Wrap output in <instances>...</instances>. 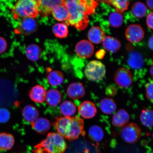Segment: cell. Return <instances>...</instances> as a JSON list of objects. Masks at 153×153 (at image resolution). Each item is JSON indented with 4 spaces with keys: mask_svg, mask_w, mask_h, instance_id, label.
<instances>
[{
    "mask_svg": "<svg viewBox=\"0 0 153 153\" xmlns=\"http://www.w3.org/2000/svg\"><path fill=\"white\" fill-rule=\"evenodd\" d=\"M60 108L61 113L65 117H72L76 112L75 105L70 101H64L61 104Z\"/></svg>",
    "mask_w": 153,
    "mask_h": 153,
    "instance_id": "obj_25",
    "label": "cell"
},
{
    "mask_svg": "<svg viewBox=\"0 0 153 153\" xmlns=\"http://www.w3.org/2000/svg\"><path fill=\"white\" fill-rule=\"evenodd\" d=\"M88 135L91 140L95 142H100L104 138V133L100 126L95 125L89 128Z\"/></svg>",
    "mask_w": 153,
    "mask_h": 153,
    "instance_id": "obj_26",
    "label": "cell"
},
{
    "mask_svg": "<svg viewBox=\"0 0 153 153\" xmlns=\"http://www.w3.org/2000/svg\"><path fill=\"white\" fill-rule=\"evenodd\" d=\"M38 8L39 0H20L15 4L13 12L17 18H34L39 13Z\"/></svg>",
    "mask_w": 153,
    "mask_h": 153,
    "instance_id": "obj_4",
    "label": "cell"
},
{
    "mask_svg": "<svg viewBox=\"0 0 153 153\" xmlns=\"http://www.w3.org/2000/svg\"><path fill=\"white\" fill-rule=\"evenodd\" d=\"M37 24L33 18L22 19L19 22L18 29L20 33L30 34L35 31L37 28Z\"/></svg>",
    "mask_w": 153,
    "mask_h": 153,
    "instance_id": "obj_11",
    "label": "cell"
},
{
    "mask_svg": "<svg viewBox=\"0 0 153 153\" xmlns=\"http://www.w3.org/2000/svg\"><path fill=\"white\" fill-rule=\"evenodd\" d=\"M14 137L10 134L0 133V150L6 151L10 150L14 146Z\"/></svg>",
    "mask_w": 153,
    "mask_h": 153,
    "instance_id": "obj_23",
    "label": "cell"
},
{
    "mask_svg": "<svg viewBox=\"0 0 153 153\" xmlns=\"http://www.w3.org/2000/svg\"><path fill=\"white\" fill-rule=\"evenodd\" d=\"M10 117L8 110L5 108H0V123H6L9 121Z\"/></svg>",
    "mask_w": 153,
    "mask_h": 153,
    "instance_id": "obj_34",
    "label": "cell"
},
{
    "mask_svg": "<svg viewBox=\"0 0 153 153\" xmlns=\"http://www.w3.org/2000/svg\"><path fill=\"white\" fill-rule=\"evenodd\" d=\"M76 55L82 59H87L92 56L94 47L91 42L82 40L76 44L75 47Z\"/></svg>",
    "mask_w": 153,
    "mask_h": 153,
    "instance_id": "obj_9",
    "label": "cell"
},
{
    "mask_svg": "<svg viewBox=\"0 0 153 153\" xmlns=\"http://www.w3.org/2000/svg\"><path fill=\"white\" fill-rule=\"evenodd\" d=\"M115 88L110 87L108 88L107 90V92L108 94L110 95H113L116 94V90Z\"/></svg>",
    "mask_w": 153,
    "mask_h": 153,
    "instance_id": "obj_38",
    "label": "cell"
},
{
    "mask_svg": "<svg viewBox=\"0 0 153 153\" xmlns=\"http://www.w3.org/2000/svg\"><path fill=\"white\" fill-rule=\"evenodd\" d=\"M85 72L86 77L90 81L99 82L104 78L106 70L102 62L94 60L88 63L85 67Z\"/></svg>",
    "mask_w": 153,
    "mask_h": 153,
    "instance_id": "obj_5",
    "label": "cell"
},
{
    "mask_svg": "<svg viewBox=\"0 0 153 153\" xmlns=\"http://www.w3.org/2000/svg\"><path fill=\"white\" fill-rule=\"evenodd\" d=\"M67 148L65 138L58 133H51L36 145L34 153H64Z\"/></svg>",
    "mask_w": 153,
    "mask_h": 153,
    "instance_id": "obj_3",
    "label": "cell"
},
{
    "mask_svg": "<svg viewBox=\"0 0 153 153\" xmlns=\"http://www.w3.org/2000/svg\"><path fill=\"white\" fill-rule=\"evenodd\" d=\"M147 11L146 6L141 2H137L135 3L131 7V13L136 18H143L146 15Z\"/></svg>",
    "mask_w": 153,
    "mask_h": 153,
    "instance_id": "obj_31",
    "label": "cell"
},
{
    "mask_svg": "<svg viewBox=\"0 0 153 153\" xmlns=\"http://www.w3.org/2000/svg\"><path fill=\"white\" fill-rule=\"evenodd\" d=\"M115 83L118 87L126 88L133 83V76L128 69L122 68H118L114 74Z\"/></svg>",
    "mask_w": 153,
    "mask_h": 153,
    "instance_id": "obj_7",
    "label": "cell"
},
{
    "mask_svg": "<svg viewBox=\"0 0 153 153\" xmlns=\"http://www.w3.org/2000/svg\"><path fill=\"white\" fill-rule=\"evenodd\" d=\"M153 82L150 81L147 83L146 85V95L147 98L152 101H153Z\"/></svg>",
    "mask_w": 153,
    "mask_h": 153,
    "instance_id": "obj_35",
    "label": "cell"
},
{
    "mask_svg": "<svg viewBox=\"0 0 153 153\" xmlns=\"http://www.w3.org/2000/svg\"><path fill=\"white\" fill-rule=\"evenodd\" d=\"M52 31L56 37L60 38L66 37L68 34L67 25L63 23H58L53 26Z\"/></svg>",
    "mask_w": 153,
    "mask_h": 153,
    "instance_id": "obj_30",
    "label": "cell"
},
{
    "mask_svg": "<svg viewBox=\"0 0 153 153\" xmlns=\"http://www.w3.org/2000/svg\"><path fill=\"white\" fill-rule=\"evenodd\" d=\"M141 130L137 124L131 123L124 126L121 131L122 139L126 142L133 143L137 142L141 137Z\"/></svg>",
    "mask_w": 153,
    "mask_h": 153,
    "instance_id": "obj_6",
    "label": "cell"
},
{
    "mask_svg": "<svg viewBox=\"0 0 153 153\" xmlns=\"http://www.w3.org/2000/svg\"><path fill=\"white\" fill-rule=\"evenodd\" d=\"M47 79L51 85L57 86L62 85L63 83L64 76L62 72L58 71H53L48 74Z\"/></svg>",
    "mask_w": 153,
    "mask_h": 153,
    "instance_id": "obj_28",
    "label": "cell"
},
{
    "mask_svg": "<svg viewBox=\"0 0 153 153\" xmlns=\"http://www.w3.org/2000/svg\"><path fill=\"white\" fill-rule=\"evenodd\" d=\"M45 90L42 86L37 85L32 88L30 92V97L34 102L42 103L45 100Z\"/></svg>",
    "mask_w": 153,
    "mask_h": 153,
    "instance_id": "obj_17",
    "label": "cell"
},
{
    "mask_svg": "<svg viewBox=\"0 0 153 153\" xmlns=\"http://www.w3.org/2000/svg\"><path fill=\"white\" fill-rule=\"evenodd\" d=\"M64 4L68 11V24L82 30L88 26L89 16L94 13L98 3L92 0H68L64 1Z\"/></svg>",
    "mask_w": 153,
    "mask_h": 153,
    "instance_id": "obj_1",
    "label": "cell"
},
{
    "mask_svg": "<svg viewBox=\"0 0 153 153\" xmlns=\"http://www.w3.org/2000/svg\"><path fill=\"white\" fill-rule=\"evenodd\" d=\"M153 36H152L150 37L148 42L149 46L152 51L153 50Z\"/></svg>",
    "mask_w": 153,
    "mask_h": 153,
    "instance_id": "obj_41",
    "label": "cell"
},
{
    "mask_svg": "<svg viewBox=\"0 0 153 153\" xmlns=\"http://www.w3.org/2000/svg\"><path fill=\"white\" fill-rule=\"evenodd\" d=\"M0 153H1V152H0Z\"/></svg>",
    "mask_w": 153,
    "mask_h": 153,
    "instance_id": "obj_44",
    "label": "cell"
},
{
    "mask_svg": "<svg viewBox=\"0 0 153 153\" xmlns=\"http://www.w3.org/2000/svg\"><path fill=\"white\" fill-rule=\"evenodd\" d=\"M130 120V117L127 111L120 109L113 116L112 124L116 127H123L127 124Z\"/></svg>",
    "mask_w": 153,
    "mask_h": 153,
    "instance_id": "obj_16",
    "label": "cell"
},
{
    "mask_svg": "<svg viewBox=\"0 0 153 153\" xmlns=\"http://www.w3.org/2000/svg\"><path fill=\"white\" fill-rule=\"evenodd\" d=\"M62 95L60 92L56 89H51L46 92L45 100L48 105L55 107L60 104L62 100Z\"/></svg>",
    "mask_w": 153,
    "mask_h": 153,
    "instance_id": "obj_18",
    "label": "cell"
},
{
    "mask_svg": "<svg viewBox=\"0 0 153 153\" xmlns=\"http://www.w3.org/2000/svg\"><path fill=\"white\" fill-rule=\"evenodd\" d=\"M105 52L103 50H101L96 53V56L97 59H102L104 57L105 55Z\"/></svg>",
    "mask_w": 153,
    "mask_h": 153,
    "instance_id": "obj_39",
    "label": "cell"
},
{
    "mask_svg": "<svg viewBox=\"0 0 153 153\" xmlns=\"http://www.w3.org/2000/svg\"><path fill=\"white\" fill-rule=\"evenodd\" d=\"M126 38L130 42L137 43L140 42L144 37V32L141 27L137 24H131L126 31Z\"/></svg>",
    "mask_w": 153,
    "mask_h": 153,
    "instance_id": "obj_8",
    "label": "cell"
},
{
    "mask_svg": "<svg viewBox=\"0 0 153 153\" xmlns=\"http://www.w3.org/2000/svg\"><path fill=\"white\" fill-rule=\"evenodd\" d=\"M22 114L24 119L31 123L39 118V113L37 108L31 105L25 106L22 110Z\"/></svg>",
    "mask_w": 153,
    "mask_h": 153,
    "instance_id": "obj_20",
    "label": "cell"
},
{
    "mask_svg": "<svg viewBox=\"0 0 153 153\" xmlns=\"http://www.w3.org/2000/svg\"><path fill=\"white\" fill-rule=\"evenodd\" d=\"M31 124L34 130L39 134L47 133L51 127L49 120L44 118H38Z\"/></svg>",
    "mask_w": 153,
    "mask_h": 153,
    "instance_id": "obj_21",
    "label": "cell"
},
{
    "mask_svg": "<svg viewBox=\"0 0 153 153\" xmlns=\"http://www.w3.org/2000/svg\"><path fill=\"white\" fill-rule=\"evenodd\" d=\"M153 14L152 12L149 14L146 18V24L148 27L153 29Z\"/></svg>",
    "mask_w": 153,
    "mask_h": 153,
    "instance_id": "obj_37",
    "label": "cell"
},
{
    "mask_svg": "<svg viewBox=\"0 0 153 153\" xmlns=\"http://www.w3.org/2000/svg\"><path fill=\"white\" fill-rule=\"evenodd\" d=\"M150 72L151 76H152V78L153 74V67L152 66L150 68Z\"/></svg>",
    "mask_w": 153,
    "mask_h": 153,
    "instance_id": "obj_42",
    "label": "cell"
},
{
    "mask_svg": "<svg viewBox=\"0 0 153 153\" xmlns=\"http://www.w3.org/2000/svg\"><path fill=\"white\" fill-rule=\"evenodd\" d=\"M102 45L105 49L112 53H116L121 46L120 42L117 39L110 36L105 37L102 42Z\"/></svg>",
    "mask_w": 153,
    "mask_h": 153,
    "instance_id": "obj_19",
    "label": "cell"
},
{
    "mask_svg": "<svg viewBox=\"0 0 153 153\" xmlns=\"http://www.w3.org/2000/svg\"><path fill=\"white\" fill-rule=\"evenodd\" d=\"M7 44L4 38L0 37V54L4 52L7 48Z\"/></svg>",
    "mask_w": 153,
    "mask_h": 153,
    "instance_id": "obj_36",
    "label": "cell"
},
{
    "mask_svg": "<svg viewBox=\"0 0 153 153\" xmlns=\"http://www.w3.org/2000/svg\"><path fill=\"white\" fill-rule=\"evenodd\" d=\"M85 153H89L87 150H86Z\"/></svg>",
    "mask_w": 153,
    "mask_h": 153,
    "instance_id": "obj_43",
    "label": "cell"
},
{
    "mask_svg": "<svg viewBox=\"0 0 153 153\" xmlns=\"http://www.w3.org/2000/svg\"><path fill=\"white\" fill-rule=\"evenodd\" d=\"M140 120L141 123L145 127L151 128L153 124V112L150 109H146L141 112Z\"/></svg>",
    "mask_w": 153,
    "mask_h": 153,
    "instance_id": "obj_29",
    "label": "cell"
},
{
    "mask_svg": "<svg viewBox=\"0 0 153 153\" xmlns=\"http://www.w3.org/2000/svg\"><path fill=\"white\" fill-rule=\"evenodd\" d=\"M110 4L115 8L117 12L120 14L123 13L128 9L130 4L128 1H120V0H111L105 1Z\"/></svg>",
    "mask_w": 153,
    "mask_h": 153,
    "instance_id": "obj_33",
    "label": "cell"
},
{
    "mask_svg": "<svg viewBox=\"0 0 153 153\" xmlns=\"http://www.w3.org/2000/svg\"><path fill=\"white\" fill-rule=\"evenodd\" d=\"M26 56L28 59L32 61H36L41 56V51L38 46L32 44L26 47L25 50Z\"/></svg>",
    "mask_w": 153,
    "mask_h": 153,
    "instance_id": "obj_27",
    "label": "cell"
},
{
    "mask_svg": "<svg viewBox=\"0 0 153 153\" xmlns=\"http://www.w3.org/2000/svg\"><path fill=\"white\" fill-rule=\"evenodd\" d=\"M55 124L57 133L69 140H74L81 135H85L84 120L79 117H63L57 119Z\"/></svg>",
    "mask_w": 153,
    "mask_h": 153,
    "instance_id": "obj_2",
    "label": "cell"
},
{
    "mask_svg": "<svg viewBox=\"0 0 153 153\" xmlns=\"http://www.w3.org/2000/svg\"><path fill=\"white\" fill-rule=\"evenodd\" d=\"M67 92L69 97L72 99L81 98L85 94V88L82 83L79 82L71 84L67 89Z\"/></svg>",
    "mask_w": 153,
    "mask_h": 153,
    "instance_id": "obj_12",
    "label": "cell"
},
{
    "mask_svg": "<svg viewBox=\"0 0 153 153\" xmlns=\"http://www.w3.org/2000/svg\"><path fill=\"white\" fill-rule=\"evenodd\" d=\"M51 14L53 18L59 22H64L68 19V11L64 3L57 5L53 9Z\"/></svg>",
    "mask_w": 153,
    "mask_h": 153,
    "instance_id": "obj_24",
    "label": "cell"
},
{
    "mask_svg": "<svg viewBox=\"0 0 153 153\" xmlns=\"http://www.w3.org/2000/svg\"><path fill=\"white\" fill-rule=\"evenodd\" d=\"M128 63L134 69H139L144 66V60L141 53L137 51H131L128 56Z\"/></svg>",
    "mask_w": 153,
    "mask_h": 153,
    "instance_id": "obj_15",
    "label": "cell"
},
{
    "mask_svg": "<svg viewBox=\"0 0 153 153\" xmlns=\"http://www.w3.org/2000/svg\"><path fill=\"white\" fill-rule=\"evenodd\" d=\"M78 111L82 117L89 119L94 117L97 111L94 103L90 101H86L79 105Z\"/></svg>",
    "mask_w": 153,
    "mask_h": 153,
    "instance_id": "obj_10",
    "label": "cell"
},
{
    "mask_svg": "<svg viewBox=\"0 0 153 153\" xmlns=\"http://www.w3.org/2000/svg\"><path fill=\"white\" fill-rule=\"evenodd\" d=\"M146 3L150 9L153 10V1L152 0H148L146 1Z\"/></svg>",
    "mask_w": 153,
    "mask_h": 153,
    "instance_id": "obj_40",
    "label": "cell"
},
{
    "mask_svg": "<svg viewBox=\"0 0 153 153\" xmlns=\"http://www.w3.org/2000/svg\"><path fill=\"white\" fill-rule=\"evenodd\" d=\"M108 22L110 25L113 27H120L123 23V19L122 14L117 12H112L108 18Z\"/></svg>",
    "mask_w": 153,
    "mask_h": 153,
    "instance_id": "obj_32",
    "label": "cell"
},
{
    "mask_svg": "<svg viewBox=\"0 0 153 153\" xmlns=\"http://www.w3.org/2000/svg\"><path fill=\"white\" fill-rule=\"evenodd\" d=\"M88 36L90 42L99 44L103 42L105 37V33L104 30L100 27L94 26L89 30Z\"/></svg>",
    "mask_w": 153,
    "mask_h": 153,
    "instance_id": "obj_14",
    "label": "cell"
},
{
    "mask_svg": "<svg viewBox=\"0 0 153 153\" xmlns=\"http://www.w3.org/2000/svg\"><path fill=\"white\" fill-rule=\"evenodd\" d=\"M100 107L103 113L110 115L115 111L117 105L115 102L112 99L106 97L100 101Z\"/></svg>",
    "mask_w": 153,
    "mask_h": 153,
    "instance_id": "obj_22",
    "label": "cell"
},
{
    "mask_svg": "<svg viewBox=\"0 0 153 153\" xmlns=\"http://www.w3.org/2000/svg\"><path fill=\"white\" fill-rule=\"evenodd\" d=\"M64 1H41L39 0V13L44 15L51 14L57 5L63 4Z\"/></svg>",
    "mask_w": 153,
    "mask_h": 153,
    "instance_id": "obj_13",
    "label": "cell"
}]
</instances>
